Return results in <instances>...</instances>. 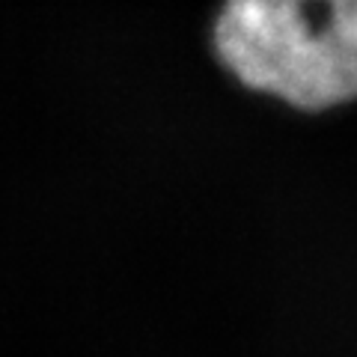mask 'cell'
I'll return each mask as SVG.
<instances>
[{
    "mask_svg": "<svg viewBox=\"0 0 357 357\" xmlns=\"http://www.w3.org/2000/svg\"><path fill=\"white\" fill-rule=\"evenodd\" d=\"M215 48L241 84L301 110L357 98V0H223Z\"/></svg>",
    "mask_w": 357,
    "mask_h": 357,
    "instance_id": "1",
    "label": "cell"
}]
</instances>
